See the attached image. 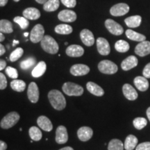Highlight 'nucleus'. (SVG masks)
<instances>
[{
    "label": "nucleus",
    "mask_w": 150,
    "mask_h": 150,
    "mask_svg": "<svg viewBox=\"0 0 150 150\" xmlns=\"http://www.w3.org/2000/svg\"><path fill=\"white\" fill-rule=\"evenodd\" d=\"M135 53L140 56H145L150 54V42L144 40L140 42L135 48Z\"/></svg>",
    "instance_id": "nucleus-13"
},
{
    "label": "nucleus",
    "mask_w": 150,
    "mask_h": 150,
    "mask_svg": "<svg viewBox=\"0 0 150 150\" xmlns=\"http://www.w3.org/2000/svg\"><path fill=\"white\" fill-rule=\"evenodd\" d=\"M147 115L148 119H149V120L150 121V107L148 108L147 110Z\"/></svg>",
    "instance_id": "nucleus-51"
},
{
    "label": "nucleus",
    "mask_w": 150,
    "mask_h": 150,
    "mask_svg": "<svg viewBox=\"0 0 150 150\" xmlns=\"http://www.w3.org/2000/svg\"><path fill=\"white\" fill-rule=\"evenodd\" d=\"M11 87L15 91L23 92L26 88V83L22 80L15 79L11 81Z\"/></svg>",
    "instance_id": "nucleus-31"
},
{
    "label": "nucleus",
    "mask_w": 150,
    "mask_h": 150,
    "mask_svg": "<svg viewBox=\"0 0 150 150\" xmlns=\"http://www.w3.org/2000/svg\"><path fill=\"white\" fill-rule=\"evenodd\" d=\"M133 124L136 129L141 130L147 125V120L144 117H136L134 119Z\"/></svg>",
    "instance_id": "nucleus-36"
},
{
    "label": "nucleus",
    "mask_w": 150,
    "mask_h": 150,
    "mask_svg": "<svg viewBox=\"0 0 150 150\" xmlns=\"http://www.w3.org/2000/svg\"><path fill=\"white\" fill-rule=\"evenodd\" d=\"M97 48L101 55L107 56L110 54V45L106 39L104 38H98L97 40Z\"/></svg>",
    "instance_id": "nucleus-9"
},
{
    "label": "nucleus",
    "mask_w": 150,
    "mask_h": 150,
    "mask_svg": "<svg viewBox=\"0 0 150 150\" xmlns=\"http://www.w3.org/2000/svg\"><path fill=\"white\" fill-rule=\"evenodd\" d=\"M55 32L56 33H59V34L62 35H67L70 34L72 32L73 29L72 27L70 25L65 24H59L55 27Z\"/></svg>",
    "instance_id": "nucleus-30"
},
{
    "label": "nucleus",
    "mask_w": 150,
    "mask_h": 150,
    "mask_svg": "<svg viewBox=\"0 0 150 150\" xmlns=\"http://www.w3.org/2000/svg\"><path fill=\"white\" fill-rule=\"evenodd\" d=\"M105 26L106 29L112 34L115 35H122L124 32V29L120 24H119L117 22L114 21L111 19H108L105 22Z\"/></svg>",
    "instance_id": "nucleus-7"
},
{
    "label": "nucleus",
    "mask_w": 150,
    "mask_h": 150,
    "mask_svg": "<svg viewBox=\"0 0 150 150\" xmlns=\"http://www.w3.org/2000/svg\"><path fill=\"white\" fill-rule=\"evenodd\" d=\"M65 45H67V44H68V42H65Z\"/></svg>",
    "instance_id": "nucleus-55"
},
{
    "label": "nucleus",
    "mask_w": 150,
    "mask_h": 150,
    "mask_svg": "<svg viewBox=\"0 0 150 150\" xmlns=\"http://www.w3.org/2000/svg\"><path fill=\"white\" fill-rule=\"evenodd\" d=\"M14 1H16V2H18V1H20V0H13Z\"/></svg>",
    "instance_id": "nucleus-54"
},
{
    "label": "nucleus",
    "mask_w": 150,
    "mask_h": 150,
    "mask_svg": "<svg viewBox=\"0 0 150 150\" xmlns=\"http://www.w3.org/2000/svg\"><path fill=\"white\" fill-rule=\"evenodd\" d=\"M4 39H5V36L4 35L3 33L0 32V42H2V41L4 40Z\"/></svg>",
    "instance_id": "nucleus-48"
},
{
    "label": "nucleus",
    "mask_w": 150,
    "mask_h": 150,
    "mask_svg": "<svg viewBox=\"0 0 150 150\" xmlns=\"http://www.w3.org/2000/svg\"><path fill=\"white\" fill-rule=\"evenodd\" d=\"M8 0H0V6H4L8 3Z\"/></svg>",
    "instance_id": "nucleus-47"
},
{
    "label": "nucleus",
    "mask_w": 150,
    "mask_h": 150,
    "mask_svg": "<svg viewBox=\"0 0 150 150\" xmlns=\"http://www.w3.org/2000/svg\"><path fill=\"white\" fill-rule=\"evenodd\" d=\"M6 149L7 144L2 140H0V150H6Z\"/></svg>",
    "instance_id": "nucleus-45"
},
{
    "label": "nucleus",
    "mask_w": 150,
    "mask_h": 150,
    "mask_svg": "<svg viewBox=\"0 0 150 150\" xmlns=\"http://www.w3.org/2000/svg\"><path fill=\"white\" fill-rule=\"evenodd\" d=\"M124 148L122 142L118 139L111 140L108 145V150H124Z\"/></svg>",
    "instance_id": "nucleus-34"
},
{
    "label": "nucleus",
    "mask_w": 150,
    "mask_h": 150,
    "mask_svg": "<svg viewBox=\"0 0 150 150\" xmlns=\"http://www.w3.org/2000/svg\"><path fill=\"white\" fill-rule=\"evenodd\" d=\"M59 150H74V149L71 147H65L62 148V149H59Z\"/></svg>",
    "instance_id": "nucleus-50"
},
{
    "label": "nucleus",
    "mask_w": 150,
    "mask_h": 150,
    "mask_svg": "<svg viewBox=\"0 0 150 150\" xmlns=\"http://www.w3.org/2000/svg\"><path fill=\"white\" fill-rule=\"evenodd\" d=\"M23 16L24 18H26L28 20H38V19L40 18V12L39 11L38 9L33 8H27L23 11Z\"/></svg>",
    "instance_id": "nucleus-23"
},
{
    "label": "nucleus",
    "mask_w": 150,
    "mask_h": 150,
    "mask_svg": "<svg viewBox=\"0 0 150 150\" xmlns=\"http://www.w3.org/2000/svg\"><path fill=\"white\" fill-rule=\"evenodd\" d=\"M35 59L33 57H29L27 59L24 60L20 63V67L22 70H28L30 67L33 66L35 64Z\"/></svg>",
    "instance_id": "nucleus-35"
},
{
    "label": "nucleus",
    "mask_w": 150,
    "mask_h": 150,
    "mask_svg": "<svg viewBox=\"0 0 150 150\" xmlns=\"http://www.w3.org/2000/svg\"><path fill=\"white\" fill-rule=\"evenodd\" d=\"M6 67V62L2 59H0V71L4 70Z\"/></svg>",
    "instance_id": "nucleus-44"
},
{
    "label": "nucleus",
    "mask_w": 150,
    "mask_h": 150,
    "mask_svg": "<svg viewBox=\"0 0 150 150\" xmlns=\"http://www.w3.org/2000/svg\"><path fill=\"white\" fill-rule=\"evenodd\" d=\"M90 67L84 64H75L72 65L70 68V73L76 76H84L88 74Z\"/></svg>",
    "instance_id": "nucleus-12"
},
{
    "label": "nucleus",
    "mask_w": 150,
    "mask_h": 150,
    "mask_svg": "<svg viewBox=\"0 0 150 150\" xmlns=\"http://www.w3.org/2000/svg\"><path fill=\"white\" fill-rule=\"evenodd\" d=\"M134 82L137 88L142 92L146 91L149 88V82L145 76H136Z\"/></svg>",
    "instance_id": "nucleus-22"
},
{
    "label": "nucleus",
    "mask_w": 150,
    "mask_h": 150,
    "mask_svg": "<svg viewBox=\"0 0 150 150\" xmlns=\"http://www.w3.org/2000/svg\"><path fill=\"white\" fill-rule=\"evenodd\" d=\"M126 35L129 39L131 40L137 41V42H142L146 40V37L141 33H137L131 29H128L126 31Z\"/></svg>",
    "instance_id": "nucleus-27"
},
{
    "label": "nucleus",
    "mask_w": 150,
    "mask_h": 150,
    "mask_svg": "<svg viewBox=\"0 0 150 150\" xmlns=\"http://www.w3.org/2000/svg\"><path fill=\"white\" fill-rule=\"evenodd\" d=\"M143 76H145V78L149 79L150 78V63H148V64L146 65L143 70Z\"/></svg>",
    "instance_id": "nucleus-43"
},
{
    "label": "nucleus",
    "mask_w": 150,
    "mask_h": 150,
    "mask_svg": "<svg viewBox=\"0 0 150 150\" xmlns=\"http://www.w3.org/2000/svg\"><path fill=\"white\" fill-rule=\"evenodd\" d=\"M6 73L9 77L14 79H16L18 77V70L16 68H14V67H12L11 66L7 67L6 68Z\"/></svg>",
    "instance_id": "nucleus-39"
},
{
    "label": "nucleus",
    "mask_w": 150,
    "mask_h": 150,
    "mask_svg": "<svg viewBox=\"0 0 150 150\" xmlns=\"http://www.w3.org/2000/svg\"><path fill=\"white\" fill-rule=\"evenodd\" d=\"M28 98L30 102L32 103H37L39 99V90L37 84L35 82H31L28 87L27 91Z\"/></svg>",
    "instance_id": "nucleus-10"
},
{
    "label": "nucleus",
    "mask_w": 150,
    "mask_h": 150,
    "mask_svg": "<svg viewBox=\"0 0 150 150\" xmlns=\"http://www.w3.org/2000/svg\"><path fill=\"white\" fill-rule=\"evenodd\" d=\"M58 18L62 22H73L76 20V14L71 10H63L58 15Z\"/></svg>",
    "instance_id": "nucleus-15"
},
{
    "label": "nucleus",
    "mask_w": 150,
    "mask_h": 150,
    "mask_svg": "<svg viewBox=\"0 0 150 150\" xmlns=\"http://www.w3.org/2000/svg\"><path fill=\"white\" fill-rule=\"evenodd\" d=\"M41 47L47 53L55 54L59 52V47L56 41L50 35H45L40 41Z\"/></svg>",
    "instance_id": "nucleus-2"
},
{
    "label": "nucleus",
    "mask_w": 150,
    "mask_h": 150,
    "mask_svg": "<svg viewBox=\"0 0 150 150\" xmlns=\"http://www.w3.org/2000/svg\"><path fill=\"white\" fill-rule=\"evenodd\" d=\"M136 150H150V142H142L136 146Z\"/></svg>",
    "instance_id": "nucleus-42"
},
{
    "label": "nucleus",
    "mask_w": 150,
    "mask_h": 150,
    "mask_svg": "<svg viewBox=\"0 0 150 150\" xmlns=\"http://www.w3.org/2000/svg\"><path fill=\"white\" fill-rule=\"evenodd\" d=\"M48 98L52 107L56 110H61L66 106V100L61 92L58 90H52L48 93Z\"/></svg>",
    "instance_id": "nucleus-1"
},
{
    "label": "nucleus",
    "mask_w": 150,
    "mask_h": 150,
    "mask_svg": "<svg viewBox=\"0 0 150 150\" xmlns=\"http://www.w3.org/2000/svg\"><path fill=\"white\" fill-rule=\"evenodd\" d=\"M13 31V24L9 20H0V32L4 33H11Z\"/></svg>",
    "instance_id": "nucleus-29"
},
{
    "label": "nucleus",
    "mask_w": 150,
    "mask_h": 150,
    "mask_svg": "<svg viewBox=\"0 0 150 150\" xmlns=\"http://www.w3.org/2000/svg\"><path fill=\"white\" fill-rule=\"evenodd\" d=\"M63 91L68 96H81L83 93V88L78 84L72 82H67L62 87Z\"/></svg>",
    "instance_id": "nucleus-4"
},
{
    "label": "nucleus",
    "mask_w": 150,
    "mask_h": 150,
    "mask_svg": "<svg viewBox=\"0 0 150 150\" xmlns=\"http://www.w3.org/2000/svg\"><path fill=\"white\" fill-rule=\"evenodd\" d=\"M93 131L91 127H82L79 129L77 131V136L79 139L83 142L89 140L93 137Z\"/></svg>",
    "instance_id": "nucleus-16"
},
{
    "label": "nucleus",
    "mask_w": 150,
    "mask_h": 150,
    "mask_svg": "<svg viewBox=\"0 0 150 150\" xmlns=\"http://www.w3.org/2000/svg\"><path fill=\"white\" fill-rule=\"evenodd\" d=\"M59 0H47L43 6V8L47 12H53L59 8Z\"/></svg>",
    "instance_id": "nucleus-28"
},
{
    "label": "nucleus",
    "mask_w": 150,
    "mask_h": 150,
    "mask_svg": "<svg viewBox=\"0 0 150 150\" xmlns=\"http://www.w3.org/2000/svg\"><path fill=\"white\" fill-rule=\"evenodd\" d=\"M7 86V80L5 75L0 72V90H4Z\"/></svg>",
    "instance_id": "nucleus-40"
},
{
    "label": "nucleus",
    "mask_w": 150,
    "mask_h": 150,
    "mask_svg": "<svg viewBox=\"0 0 150 150\" xmlns=\"http://www.w3.org/2000/svg\"><path fill=\"white\" fill-rule=\"evenodd\" d=\"M5 52H6V50H5L4 46L0 43V56H2L3 54H4Z\"/></svg>",
    "instance_id": "nucleus-46"
},
{
    "label": "nucleus",
    "mask_w": 150,
    "mask_h": 150,
    "mask_svg": "<svg viewBox=\"0 0 150 150\" xmlns=\"http://www.w3.org/2000/svg\"><path fill=\"white\" fill-rule=\"evenodd\" d=\"M138 63V59L134 56H129L127 59H125L122 62L121 67L122 69L125 71H127L131 70L136 67Z\"/></svg>",
    "instance_id": "nucleus-19"
},
{
    "label": "nucleus",
    "mask_w": 150,
    "mask_h": 150,
    "mask_svg": "<svg viewBox=\"0 0 150 150\" xmlns=\"http://www.w3.org/2000/svg\"><path fill=\"white\" fill-rule=\"evenodd\" d=\"M98 69L103 74H113L117 72L118 67L113 62L108 60H104L99 63Z\"/></svg>",
    "instance_id": "nucleus-5"
},
{
    "label": "nucleus",
    "mask_w": 150,
    "mask_h": 150,
    "mask_svg": "<svg viewBox=\"0 0 150 150\" xmlns=\"http://www.w3.org/2000/svg\"><path fill=\"white\" fill-rule=\"evenodd\" d=\"M68 140V134L67 129L61 125L58 127L56 131V142L59 144H65Z\"/></svg>",
    "instance_id": "nucleus-11"
},
{
    "label": "nucleus",
    "mask_w": 150,
    "mask_h": 150,
    "mask_svg": "<svg viewBox=\"0 0 150 150\" xmlns=\"http://www.w3.org/2000/svg\"><path fill=\"white\" fill-rule=\"evenodd\" d=\"M23 49L21 47H18L11 54L9 59H10V61L11 62H15L18 61L19 59H20V58L22 57V56L23 55Z\"/></svg>",
    "instance_id": "nucleus-38"
},
{
    "label": "nucleus",
    "mask_w": 150,
    "mask_h": 150,
    "mask_svg": "<svg viewBox=\"0 0 150 150\" xmlns=\"http://www.w3.org/2000/svg\"><path fill=\"white\" fill-rule=\"evenodd\" d=\"M63 5L67 8H74L76 5V0H61Z\"/></svg>",
    "instance_id": "nucleus-41"
},
{
    "label": "nucleus",
    "mask_w": 150,
    "mask_h": 150,
    "mask_svg": "<svg viewBox=\"0 0 150 150\" xmlns=\"http://www.w3.org/2000/svg\"><path fill=\"white\" fill-rule=\"evenodd\" d=\"M24 36H28V35H29V33H27V32H26V33H24Z\"/></svg>",
    "instance_id": "nucleus-53"
},
{
    "label": "nucleus",
    "mask_w": 150,
    "mask_h": 150,
    "mask_svg": "<svg viewBox=\"0 0 150 150\" xmlns=\"http://www.w3.org/2000/svg\"><path fill=\"white\" fill-rule=\"evenodd\" d=\"M138 138L134 135H129L127 137L125 141V149L126 150H133L135 147H136L138 144Z\"/></svg>",
    "instance_id": "nucleus-26"
},
{
    "label": "nucleus",
    "mask_w": 150,
    "mask_h": 150,
    "mask_svg": "<svg viewBox=\"0 0 150 150\" xmlns=\"http://www.w3.org/2000/svg\"><path fill=\"white\" fill-rule=\"evenodd\" d=\"M29 134L31 140H34V141H39V140H40L42 136L41 131L36 127H31L29 129Z\"/></svg>",
    "instance_id": "nucleus-32"
},
{
    "label": "nucleus",
    "mask_w": 150,
    "mask_h": 150,
    "mask_svg": "<svg viewBox=\"0 0 150 150\" xmlns=\"http://www.w3.org/2000/svg\"><path fill=\"white\" fill-rule=\"evenodd\" d=\"M45 33L44 27L42 24H38L33 28L30 33V40L33 43L40 42L42 40Z\"/></svg>",
    "instance_id": "nucleus-6"
},
{
    "label": "nucleus",
    "mask_w": 150,
    "mask_h": 150,
    "mask_svg": "<svg viewBox=\"0 0 150 150\" xmlns=\"http://www.w3.org/2000/svg\"><path fill=\"white\" fill-rule=\"evenodd\" d=\"M13 21L18 24L22 29H27L29 25V20H28V19L24 18V17L17 16L13 19Z\"/></svg>",
    "instance_id": "nucleus-37"
},
{
    "label": "nucleus",
    "mask_w": 150,
    "mask_h": 150,
    "mask_svg": "<svg viewBox=\"0 0 150 150\" xmlns=\"http://www.w3.org/2000/svg\"><path fill=\"white\" fill-rule=\"evenodd\" d=\"M86 88H87V90L90 93L95 95V96L102 97L104 94V91L102 89V88H101L99 85L94 83V82L90 81L88 83H87Z\"/></svg>",
    "instance_id": "nucleus-21"
},
{
    "label": "nucleus",
    "mask_w": 150,
    "mask_h": 150,
    "mask_svg": "<svg viewBox=\"0 0 150 150\" xmlns=\"http://www.w3.org/2000/svg\"><path fill=\"white\" fill-rule=\"evenodd\" d=\"M122 91L125 97L129 100L134 101L138 98V93L134 88L130 84H125L122 87Z\"/></svg>",
    "instance_id": "nucleus-18"
},
{
    "label": "nucleus",
    "mask_w": 150,
    "mask_h": 150,
    "mask_svg": "<svg viewBox=\"0 0 150 150\" xmlns=\"http://www.w3.org/2000/svg\"><path fill=\"white\" fill-rule=\"evenodd\" d=\"M127 27L129 28H136L139 27L141 24L142 18L140 16H130L125 20Z\"/></svg>",
    "instance_id": "nucleus-25"
},
{
    "label": "nucleus",
    "mask_w": 150,
    "mask_h": 150,
    "mask_svg": "<svg viewBox=\"0 0 150 150\" xmlns=\"http://www.w3.org/2000/svg\"><path fill=\"white\" fill-rule=\"evenodd\" d=\"M129 44L127 41L123 40H120L117 41L115 44V48L118 52L121 53H125L129 51Z\"/></svg>",
    "instance_id": "nucleus-33"
},
{
    "label": "nucleus",
    "mask_w": 150,
    "mask_h": 150,
    "mask_svg": "<svg viewBox=\"0 0 150 150\" xmlns=\"http://www.w3.org/2000/svg\"><path fill=\"white\" fill-rule=\"evenodd\" d=\"M47 69V65L45 62L44 61H40L36 65L33 70L31 72V75L35 78L40 77V76H42L45 74Z\"/></svg>",
    "instance_id": "nucleus-24"
},
{
    "label": "nucleus",
    "mask_w": 150,
    "mask_h": 150,
    "mask_svg": "<svg viewBox=\"0 0 150 150\" xmlns=\"http://www.w3.org/2000/svg\"><path fill=\"white\" fill-rule=\"evenodd\" d=\"M20 116L17 112L13 111L7 114L1 120L0 126L4 129H8L13 127L20 120Z\"/></svg>",
    "instance_id": "nucleus-3"
},
{
    "label": "nucleus",
    "mask_w": 150,
    "mask_h": 150,
    "mask_svg": "<svg viewBox=\"0 0 150 150\" xmlns=\"http://www.w3.org/2000/svg\"><path fill=\"white\" fill-rule=\"evenodd\" d=\"M18 43H19V41H18V40H13V46L16 45L18 44Z\"/></svg>",
    "instance_id": "nucleus-52"
},
{
    "label": "nucleus",
    "mask_w": 150,
    "mask_h": 150,
    "mask_svg": "<svg viewBox=\"0 0 150 150\" xmlns=\"http://www.w3.org/2000/svg\"><path fill=\"white\" fill-rule=\"evenodd\" d=\"M80 38L85 45L91 47L95 43V38L93 33L88 29H83L80 33Z\"/></svg>",
    "instance_id": "nucleus-14"
},
{
    "label": "nucleus",
    "mask_w": 150,
    "mask_h": 150,
    "mask_svg": "<svg viewBox=\"0 0 150 150\" xmlns=\"http://www.w3.org/2000/svg\"><path fill=\"white\" fill-rule=\"evenodd\" d=\"M35 1H36L38 4H44L47 0H35Z\"/></svg>",
    "instance_id": "nucleus-49"
},
{
    "label": "nucleus",
    "mask_w": 150,
    "mask_h": 150,
    "mask_svg": "<svg viewBox=\"0 0 150 150\" xmlns=\"http://www.w3.org/2000/svg\"><path fill=\"white\" fill-rule=\"evenodd\" d=\"M129 11V6L127 4L120 3L112 6L110 10V13L112 16L118 17L122 16L127 14Z\"/></svg>",
    "instance_id": "nucleus-8"
},
{
    "label": "nucleus",
    "mask_w": 150,
    "mask_h": 150,
    "mask_svg": "<svg viewBox=\"0 0 150 150\" xmlns=\"http://www.w3.org/2000/svg\"><path fill=\"white\" fill-rule=\"evenodd\" d=\"M83 48L78 45H72L66 49V54L70 57H80L83 56Z\"/></svg>",
    "instance_id": "nucleus-17"
},
{
    "label": "nucleus",
    "mask_w": 150,
    "mask_h": 150,
    "mask_svg": "<svg viewBox=\"0 0 150 150\" xmlns=\"http://www.w3.org/2000/svg\"><path fill=\"white\" fill-rule=\"evenodd\" d=\"M37 123L38 126L40 127L42 130L45 131H51L53 129V125H52V122L47 117L44 115H41L38 118Z\"/></svg>",
    "instance_id": "nucleus-20"
}]
</instances>
